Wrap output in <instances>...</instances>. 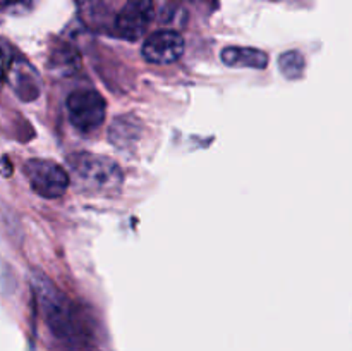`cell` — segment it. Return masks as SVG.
<instances>
[{"label": "cell", "instance_id": "1", "mask_svg": "<svg viewBox=\"0 0 352 351\" xmlns=\"http://www.w3.org/2000/svg\"><path fill=\"white\" fill-rule=\"evenodd\" d=\"M31 282H33L34 295L40 303L48 329L64 343L78 344L81 339V329H79V322L76 319L74 306L69 301L67 296L62 295L57 286L50 279L45 277L41 272L34 270L31 275Z\"/></svg>", "mask_w": 352, "mask_h": 351}, {"label": "cell", "instance_id": "2", "mask_svg": "<svg viewBox=\"0 0 352 351\" xmlns=\"http://www.w3.org/2000/svg\"><path fill=\"white\" fill-rule=\"evenodd\" d=\"M67 164L79 191L109 196L122 188V169L112 158L96 153H74L67 158Z\"/></svg>", "mask_w": 352, "mask_h": 351}, {"label": "cell", "instance_id": "3", "mask_svg": "<svg viewBox=\"0 0 352 351\" xmlns=\"http://www.w3.org/2000/svg\"><path fill=\"white\" fill-rule=\"evenodd\" d=\"M67 116L81 133H91L105 120L107 103L95 89H78L67 96Z\"/></svg>", "mask_w": 352, "mask_h": 351}, {"label": "cell", "instance_id": "4", "mask_svg": "<svg viewBox=\"0 0 352 351\" xmlns=\"http://www.w3.org/2000/svg\"><path fill=\"white\" fill-rule=\"evenodd\" d=\"M24 172L33 191L43 198H58L71 184L67 172L52 160H28Z\"/></svg>", "mask_w": 352, "mask_h": 351}, {"label": "cell", "instance_id": "5", "mask_svg": "<svg viewBox=\"0 0 352 351\" xmlns=\"http://www.w3.org/2000/svg\"><path fill=\"white\" fill-rule=\"evenodd\" d=\"M153 17V0H127L116 19L117 34L129 41L140 40L146 33Z\"/></svg>", "mask_w": 352, "mask_h": 351}, {"label": "cell", "instance_id": "6", "mask_svg": "<svg viewBox=\"0 0 352 351\" xmlns=\"http://www.w3.org/2000/svg\"><path fill=\"white\" fill-rule=\"evenodd\" d=\"M182 54H184V38L172 30L155 31L143 45V57L150 64H174L182 57Z\"/></svg>", "mask_w": 352, "mask_h": 351}, {"label": "cell", "instance_id": "7", "mask_svg": "<svg viewBox=\"0 0 352 351\" xmlns=\"http://www.w3.org/2000/svg\"><path fill=\"white\" fill-rule=\"evenodd\" d=\"M222 62L229 67L265 69L268 64V55L263 50L251 47H229L223 48Z\"/></svg>", "mask_w": 352, "mask_h": 351}, {"label": "cell", "instance_id": "8", "mask_svg": "<svg viewBox=\"0 0 352 351\" xmlns=\"http://www.w3.org/2000/svg\"><path fill=\"white\" fill-rule=\"evenodd\" d=\"M141 127L138 119L131 116H124V117H117L113 120V124L110 126L109 131V138L116 147L124 148V147H133L134 141L140 138Z\"/></svg>", "mask_w": 352, "mask_h": 351}, {"label": "cell", "instance_id": "9", "mask_svg": "<svg viewBox=\"0 0 352 351\" xmlns=\"http://www.w3.org/2000/svg\"><path fill=\"white\" fill-rule=\"evenodd\" d=\"M278 65H280V72L287 79H298L301 78L302 72H305V57H302L301 52L291 50L285 52L278 57Z\"/></svg>", "mask_w": 352, "mask_h": 351}, {"label": "cell", "instance_id": "10", "mask_svg": "<svg viewBox=\"0 0 352 351\" xmlns=\"http://www.w3.org/2000/svg\"><path fill=\"white\" fill-rule=\"evenodd\" d=\"M34 0H3V10L10 14H24L31 10Z\"/></svg>", "mask_w": 352, "mask_h": 351}, {"label": "cell", "instance_id": "11", "mask_svg": "<svg viewBox=\"0 0 352 351\" xmlns=\"http://www.w3.org/2000/svg\"><path fill=\"white\" fill-rule=\"evenodd\" d=\"M3 54H2V50H0V79H2V76H3V64H6V62H3Z\"/></svg>", "mask_w": 352, "mask_h": 351}]
</instances>
